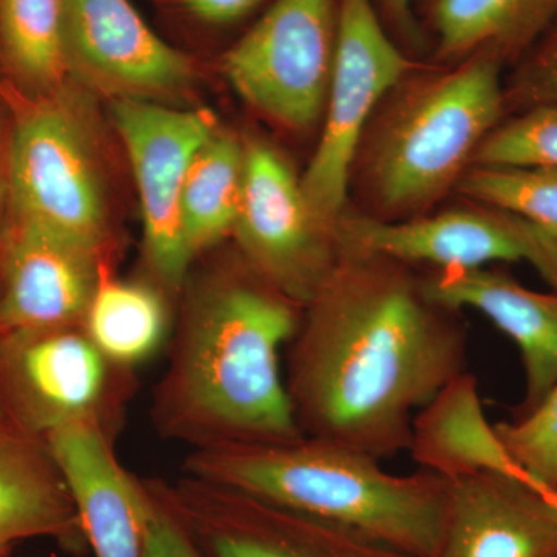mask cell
Listing matches in <instances>:
<instances>
[{"mask_svg": "<svg viewBox=\"0 0 557 557\" xmlns=\"http://www.w3.org/2000/svg\"><path fill=\"white\" fill-rule=\"evenodd\" d=\"M306 309L287 383L302 435L379 460L408 450L418 410L468 372L458 311L409 263L348 249Z\"/></svg>", "mask_w": 557, "mask_h": 557, "instance_id": "6da1fadb", "label": "cell"}, {"mask_svg": "<svg viewBox=\"0 0 557 557\" xmlns=\"http://www.w3.org/2000/svg\"><path fill=\"white\" fill-rule=\"evenodd\" d=\"M197 479L338 527L409 557H434L448 480L392 474L379 458L307 435L207 446L190 461Z\"/></svg>", "mask_w": 557, "mask_h": 557, "instance_id": "7a4b0ae2", "label": "cell"}, {"mask_svg": "<svg viewBox=\"0 0 557 557\" xmlns=\"http://www.w3.org/2000/svg\"><path fill=\"white\" fill-rule=\"evenodd\" d=\"M299 309L255 271L211 288L190 314L172 369L180 423L211 445L300 437L278 362L298 333Z\"/></svg>", "mask_w": 557, "mask_h": 557, "instance_id": "3957f363", "label": "cell"}, {"mask_svg": "<svg viewBox=\"0 0 557 557\" xmlns=\"http://www.w3.org/2000/svg\"><path fill=\"white\" fill-rule=\"evenodd\" d=\"M505 61L485 50L437 75L410 81L364 150V178L381 214L417 215L463 177L507 112Z\"/></svg>", "mask_w": 557, "mask_h": 557, "instance_id": "277c9868", "label": "cell"}, {"mask_svg": "<svg viewBox=\"0 0 557 557\" xmlns=\"http://www.w3.org/2000/svg\"><path fill=\"white\" fill-rule=\"evenodd\" d=\"M412 64L384 28L373 0H339L335 64L321 139L300 177L310 208L338 231L351 168L373 112Z\"/></svg>", "mask_w": 557, "mask_h": 557, "instance_id": "5b68a950", "label": "cell"}, {"mask_svg": "<svg viewBox=\"0 0 557 557\" xmlns=\"http://www.w3.org/2000/svg\"><path fill=\"white\" fill-rule=\"evenodd\" d=\"M7 172L11 218L100 249L106 231L100 175L83 124L60 94L17 104Z\"/></svg>", "mask_w": 557, "mask_h": 557, "instance_id": "8992f818", "label": "cell"}, {"mask_svg": "<svg viewBox=\"0 0 557 557\" xmlns=\"http://www.w3.org/2000/svg\"><path fill=\"white\" fill-rule=\"evenodd\" d=\"M338 11L339 0H276L223 61L242 100L289 131L317 126L335 64Z\"/></svg>", "mask_w": 557, "mask_h": 557, "instance_id": "52a82bcc", "label": "cell"}, {"mask_svg": "<svg viewBox=\"0 0 557 557\" xmlns=\"http://www.w3.org/2000/svg\"><path fill=\"white\" fill-rule=\"evenodd\" d=\"M244 182L233 233L249 269L309 306L338 265V231L319 220L287 160L269 143H244Z\"/></svg>", "mask_w": 557, "mask_h": 557, "instance_id": "ba28073f", "label": "cell"}, {"mask_svg": "<svg viewBox=\"0 0 557 557\" xmlns=\"http://www.w3.org/2000/svg\"><path fill=\"white\" fill-rule=\"evenodd\" d=\"M338 234L343 249L412 267L474 270L494 262H528L557 292V240L504 209L479 203L408 220L344 215Z\"/></svg>", "mask_w": 557, "mask_h": 557, "instance_id": "9c48e42d", "label": "cell"}, {"mask_svg": "<svg viewBox=\"0 0 557 557\" xmlns=\"http://www.w3.org/2000/svg\"><path fill=\"white\" fill-rule=\"evenodd\" d=\"M112 113L137 183L150 265L168 287L178 288L193 260L180 219L183 186L194 157L219 129L218 120L209 110L132 98L115 100Z\"/></svg>", "mask_w": 557, "mask_h": 557, "instance_id": "30bf717a", "label": "cell"}, {"mask_svg": "<svg viewBox=\"0 0 557 557\" xmlns=\"http://www.w3.org/2000/svg\"><path fill=\"white\" fill-rule=\"evenodd\" d=\"M156 493L207 557H387L397 553L207 480Z\"/></svg>", "mask_w": 557, "mask_h": 557, "instance_id": "8fae6325", "label": "cell"}, {"mask_svg": "<svg viewBox=\"0 0 557 557\" xmlns=\"http://www.w3.org/2000/svg\"><path fill=\"white\" fill-rule=\"evenodd\" d=\"M69 76L116 100L188 89L193 62L157 35L131 0H62Z\"/></svg>", "mask_w": 557, "mask_h": 557, "instance_id": "7c38bea8", "label": "cell"}, {"mask_svg": "<svg viewBox=\"0 0 557 557\" xmlns=\"http://www.w3.org/2000/svg\"><path fill=\"white\" fill-rule=\"evenodd\" d=\"M104 384V355L75 325L0 332V410L25 434L95 416Z\"/></svg>", "mask_w": 557, "mask_h": 557, "instance_id": "4fadbf2b", "label": "cell"}, {"mask_svg": "<svg viewBox=\"0 0 557 557\" xmlns=\"http://www.w3.org/2000/svg\"><path fill=\"white\" fill-rule=\"evenodd\" d=\"M100 281L97 248L10 218L0 242V332L78 324Z\"/></svg>", "mask_w": 557, "mask_h": 557, "instance_id": "5bb4252c", "label": "cell"}, {"mask_svg": "<svg viewBox=\"0 0 557 557\" xmlns=\"http://www.w3.org/2000/svg\"><path fill=\"white\" fill-rule=\"evenodd\" d=\"M95 557H145L152 497L116 460L97 417L64 421L44 435Z\"/></svg>", "mask_w": 557, "mask_h": 557, "instance_id": "9a60e30c", "label": "cell"}, {"mask_svg": "<svg viewBox=\"0 0 557 557\" xmlns=\"http://www.w3.org/2000/svg\"><path fill=\"white\" fill-rule=\"evenodd\" d=\"M434 557H557V508L544 487L519 475L454 480Z\"/></svg>", "mask_w": 557, "mask_h": 557, "instance_id": "2e32d148", "label": "cell"}, {"mask_svg": "<svg viewBox=\"0 0 557 557\" xmlns=\"http://www.w3.org/2000/svg\"><path fill=\"white\" fill-rule=\"evenodd\" d=\"M429 299L450 310L472 309L515 341L525 369V397L512 418L541 405L557 384V292L523 287L504 270H437L421 277Z\"/></svg>", "mask_w": 557, "mask_h": 557, "instance_id": "e0dca14e", "label": "cell"}, {"mask_svg": "<svg viewBox=\"0 0 557 557\" xmlns=\"http://www.w3.org/2000/svg\"><path fill=\"white\" fill-rule=\"evenodd\" d=\"M40 536L73 548L87 545L78 509L44 438L5 423L0 428V557L17 542Z\"/></svg>", "mask_w": 557, "mask_h": 557, "instance_id": "ac0fdd59", "label": "cell"}, {"mask_svg": "<svg viewBox=\"0 0 557 557\" xmlns=\"http://www.w3.org/2000/svg\"><path fill=\"white\" fill-rule=\"evenodd\" d=\"M408 450L420 469L448 482L486 471L528 479L487 421L478 380L469 370L418 410Z\"/></svg>", "mask_w": 557, "mask_h": 557, "instance_id": "d6986e66", "label": "cell"}, {"mask_svg": "<svg viewBox=\"0 0 557 557\" xmlns=\"http://www.w3.org/2000/svg\"><path fill=\"white\" fill-rule=\"evenodd\" d=\"M437 57L461 62L496 51L518 62L557 21V0H428Z\"/></svg>", "mask_w": 557, "mask_h": 557, "instance_id": "ffe728a7", "label": "cell"}, {"mask_svg": "<svg viewBox=\"0 0 557 557\" xmlns=\"http://www.w3.org/2000/svg\"><path fill=\"white\" fill-rule=\"evenodd\" d=\"M244 164V143L222 129L215 131L194 157L180 201L183 239L193 258L233 233Z\"/></svg>", "mask_w": 557, "mask_h": 557, "instance_id": "44dd1931", "label": "cell"}, {"mask_svg": "<svg viewBox=\"0 0 557 557\" xmlns=\"http://www.w3.org/2000/svg\"><path fill=\"white\" fill-rule=\"evenodd\" d=\"M0 67L27 98L60 94L69 76L62 0H0Z\"/></svg>", "mask_w": 557, "mask_h": 557, "instance_id": "7402d4cb", "label": "cell"}, {"mask_svg": "<svg viewBox=\"0 0 557 557\" xmlns=\"http://www.w3.org/2000/svg\"><path fill=\"white\" fill-rule=\"evenodd\" d=\"M87 336L106 359L137 364L159 348L166 307L146 285L100 281L86 313Z\"/></svg>", "mask_w": 557, "mask_h": 557, "instance_id": "603a6c76", "label": "cell"}, {"mask_svg": "<svg viewBox=\"0 0 557 557\" xmlns=\"http://www.w3.org/2000/svg\"><path fill=\"white\" fill-rule=\"evenodd\" d=\"M457 190L478 203L512 212L557 240L556 168L474 166Z\"/></svg>", "mask_w": 557, "mask_h": 557, "instance_id": "cb8c5ba5", "label": "cell"}, {"mask_svg": "<svg viewBox=\"0 0 557 557\" xmlns=\"http://www.w3.org/2000/svg\"><path fill=\"white\" fill-rule=\"evenodd\" d=\"M474 166L556 168L557 104L533 106L500 121L479 146Z\"/></svg>", "mask_w": 557, "mask_h": 557, "instance_id": "d4e9b609", "label": "cell"}, {"mask_svg": "<svg viewBox=\"0 0 557 557\" xmlns=\"http://www.w3.org/2000/svg\"><path fill=\"white\" fill-rule=\"evenodd\" d=\"M502 445L531 482L557 491V384L533 412L494 424Z\"/></svg>", "mask_w": 557, "mask_h": 557, "instance_id": "484cf974", "label": "cell"}, {"mask_svg": "<svg viewBox=\"0 0 557 557\" xmlns=\"http://www.w3.org/2000/svg\"><path fill=\"white\" fill-rule=\"evenodd\" d=\"M516 64L505 87L507 110L557 104V21Z\"/></svg>", "mask_w": 557, "mask_h": 557, "instance_id": "4316f807", "label": "cell"}, {"mask_svg": "<svg viewBox=\"0 0 557 557\" xmlns=\"http://www.w3.org/2000/svg\"><path fill=\"white\" fill-rule=\"evenodd\" d=\"M150 497H152V508H150L145 557H207L197 547L177 516L157 496L156 491L150 493Z\"/></svg>", "mask_w": 557, "mask_h": 557, "instance_id": "83f0119b", "label": "cell"}, {"mask_svg": "<svg viewBox=\"0 0 557 557\" xmlns=\"http://www.w3.org/2000/svg\"><path fill=\"white\" fill-rule=\"evenodd\" d=\"M197 20L223 25L248 16L263 0H180Z\"/></svg>", "mask_w": 557, "mask_h": 557, "instance_id": "f1b7e54d", "label": "cell"}, {"mask_svg": "<svg viewBox=\"0 0 557 557\" xmlns=\"http://www.w3.org/2000/svg\"><path fill=\"white\" fill-rule=\"evenodd\" d=\"M380 16L388 22L392 30L398 33L399 38L408 44L420 42V30L413 14V0H373Z\"/></svg>", "mask_w": 557, "mask_h": 557, "instance_id": "f546056e", "label": "cell"}, {"mask_svg": "<svg viewBox=\"0 0 557 557\" xmlns=\"http://www.w3.org/2000/svg\"><path fill=\"white\" fill-rule=\"evenodd\" d=\"M5 197H9L10 200L9 172H7V161L3 164L0 163V222H2V205ZM5 230V226H0V242H2Z\"/></svg>", "mask_w": 557, "mask_h": 557, "instance_id": "4dcf8cb0", "label": "cell"}, {"mask_svg": "<svg viewBox=\"0 0 557 557\" xmlns=\"http://www.w3.org/2000/svg\"><path fill=\"white\" fill-rule=\"evenodd\" d=\"M544 491H545V493H547L549 500H552L553 505H555V507L557 508V491H548V490H544Z\"/></svg>", "mask_w": 557, "mask_h": 557, "instance_id": "1f68e13d", "label": "cell"}, {"mask_svg": "<svg viewBox=\"0 0 557 557\" xmlns=\"http://www.w3.org/2000/svg\"><path fill=\"white\" fill-rule=\"evenodd\" d=\"M5 423H7L5 418H3L2 410H0V428H2L3 424H5Z\"/></svg>", "mask_w": 557, "mask_h": 557, "instance_id": "d6a6232c", "label": "cell"}]
</instances>
